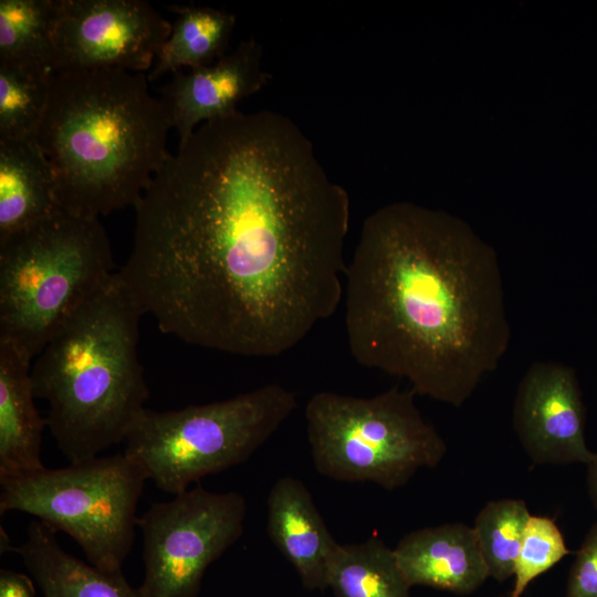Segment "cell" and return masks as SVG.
<instances>
[{
  "label": "cell",
  "instance_id": "obj_1",
  "mask_svg": "<svg viewBox=\"0 0 597 597\" xmlns=\"http://www.w3.org/2000/svg\"><path fill=\"white\" fill-rule=\"evenodd\" d=\"M134 208L133 249L116 274L164 333L272 357L341 304L349 196L284 114L202 123Z\"/></svg>",
  "mask_w": 597,
  "mask_h": 597
},
{
  "label": "cell",
  "instance_id": "obj_2",
  "mask_svg": "<svg viewBox=\"0 0 597 597\" xmlns=\"http://www.w3.org/2000/svg\"><path fill=\"white\" fill-rule=\"evenodd\" d=\"M344 296L347 343L358 364L457 408L510 346L498 255L442 210L399 201L369 214L346 268Z\"/></svg>",
  "mask_w": 597,
  "mask_h": 597
},
{
  "label": "cell",
  "instance_id": "obj_3",
  "mask_svg": "<svg viewBox=\"0 0 597 597\" xmlns=\"http://www.w3.org/2000/svg\"><path fill=\"white\" fill-rule=\"evenodd\" d=\"M148 82L122 69L53 73L36 140L59 208L98 218L139 202L171 155V123Z\"/></svg>",
  "mask_w": 597,
  "mask_h": 597
},
{
  "label": "cell",
  "instance_id": "obj_4",
  "mask_svg": "<svg viewBox=\"0 0 597 597\" xmlns=\"http://www.w3.org/2000/svg\"><path fill=\"white\" fill-rule=\"evenodd\" d=\"M143 313L116 272L53 335L31 367L35 398L70 463L125 440L148 388L137 355Z\"/></svg>",
  "mask_w": 597,
  "mask_h": 597
},
{
  "label": "cell",
  "instance_id": "obj_5",
  "mask_svg": "<svg viewBox=\"0 0 597 597\" xmlns=\"http://www.w3.org/2000/svg\"><path fill=\"white\" fill-rule=\"evenodd\" d=\"M98 218L57 208L0 243V339L31 359L113 276Z\"/></svg>",
  "mask_w": 597,
  "mask_h": 597
},
{
  "label": "cell",
  "instance_id": "obj_6",
  "mask_svg": "<svg viewBox=\"0 0 597 597\" xmlns=\"http://www.w3.org/2000/svg\"><path fill=\"white\" fill-rule=\"evenodd\" d=\"M295 407L294 392L268 384L179 410L144 408L126 433L124 453L158 489L177 495L206 475L248 460Z\"/></svg>",
  "mask_w": 597,
  "mask_h": 597
},
{
  "label": "cell",
  "instance_id": "obj_7",
  "mask_svg": "<svg viewBox=\"0 0 597 597\" xmlns=\"http://www.w3.org/2000/svg\"><path fill=\"white\" fill-rule=\"evenodd\" d=\"M416 392L391 387L371 397L314 394L305 407L306 433L316 471L341 482L406 485L447 452L438 430L415 401Z\"/></svg>",
  "mask_w": 597,
  "mask_h": 597
},
{
  "label": "cell",
  "instance_id": "obj_8",
  "mask_svg": "<svg viewBox=\"0 0 597 597\" xmlns=\"http://www.w3.org/2000/svg\"><path fill=\"white\" fill-rule=\"evenodd\" d=\"M146 474L125 453L1 480L0 513L19 511L69 534L93 566L122 572Z\"/></svg>",
  "mask_w": 597,
  "mask_h": 597
},
{
  "label": "cell",
  "instance_id": "obj_9",
  "mask_svg": "<svg viewBox=\"0 0 597 597\" xmlns=\"http://www.w3.org/2000/svg\"><path fill=\"white\" fill-rule=\"evenodd\" d=\"M245 499L196 485L137 519L144 542L140 597H198L207 568L243 534Z\"/></svg>",
  "mask_w": 597,
  "mask_h": 597
},
{
  "label": "cell",
  "instance_id": "obj_10",
  "mask_svg": "<svg viewBox=\"0 0 597 597\" xmlns=\"http://www.w3.org/2000/svg\"><path fill=\"white\" fill-rule=\"evenodd\" d=\"M171 23L143 0H57L53 73L153 67Z\"/></svg>",
  "mask_w": 597,
  "mask_h": 597
},
{
  "label": "cell",
  "instance_id": "obj_11",
  "mask_svg": "<svg viewBox=\"0 0 597 597\" xmlns=\"http://www.w3.org/2000/svg\"><path fill=\"white\" fill-rule=\"evenodd\" d=\"M514 431L536 464H588L594 452L585 438V408L575 371L552 360L534 362L514 399Z\"/></svg>",
  "mask_w": 597,
  "mask_h": 597
},
{
  "label": "cell",
  "instance_id": "obj_12",
  "mask_svg": "<svg viewBox=\"0 0 597 597\" xmlns=\"http://www.w3.org/2000/svg\"><path fill=\"white\" fill-rule=\"evenodd\" d=\"M262 54L251 36L212 64L174 73L160 88L159 100L179 144L202 123L235 113L240 101L266 85L271 75L263 69Z\"/></svg>",
  "mask_w": 597,
  "mask_h": 597
},
{
  "label": "cell",
  "instance_id": "obj_13",
  "mask_svg": "<svg viewBox=\"0 0 597 597\" xmlns=\"http://www.w3.org/2000/svg\"><path fill=\"white\" fill-rule=\"evenodd\" d=\"M394 551L410 586L468 595L489 578L474 531L464 523L411 531Z\"/></svg>",
  "mask_w": 597,
  "mask_h": 597
},
{
  "label": "cell",
  "instance_id": "obj_14",
  "mask_svg": "<svg viewBox=\"0 0 597 597\" xmlns=\"http://www.w3.org/2000/svg\"><path fill=\"white\" fill-rule=\"evenodd\" d=\"M270 540L308 589L327 588L329 561L339 543L332 536L305 484L282 476L268 496Z\"/></svg>",
  "mask_w": 597,
  "mask_h": 597
},
{
  "label": "cell",
  "instance_id": "obj_15",
  "mask_svg": "<svg viewBox=\"0 0 597 597\" xmlns=\"http://www.w3.org/2000/svg\"><path fill=\"white\" fill-rule=\"evenodd\" d=\"M31 360L0 339V481L45 468L41 450L46 421L34 405Z\"/></svg>",
  "mask_w": 597,
  "mask_h": 597
},
{
  "label": "cell",
  "instance_id": "obj_16",
  "mask_svg": "<svg viewBox=\"0 0 597 597\" xmlns=\"http://www.w3.org/2000/svg\"><path fill=\"white\" fill-rule=\"evenodd\" d=\"M18 553L43 597H140L119 573L104 572L65 552L56 531L36 520L29 524Z\"/></svg>",
  "mask_w": 597,
  "mask_h": 597
},
{
  "label": "cell",
  "instance_id": "obj_17",
  "mask_svg": "<svg viewBox=\"0 0 597 597\" xmlns=\"http://www.w3.org/2000/svg\"><path fill=\"white\" fill-rule=\"evenodd\" d=\"M57 208L52 169L38 140H0V243Z\"/></svg>",
  "mask_w": 597,
  "mask_h": 597
},
{
  "label": "cell",
  "instance_id": "obj_18",
  "mask_svg": "<svg viewBox=\"0 0 597 597\" xmlns=\"http://www.w3.org/2000/svg\"><path fill=\"white\" fill-rule=\"evenodd\" d=\"M169 10L177 18L147 74L149 82L168 72L193 70L221 59L237 21L234 14L210 7L170 6Z\"/></svg>",
  "mask_w": 597,
  "mask_h": 597
},
{
  "label": "cell",
  "instance_id": "obj_19",
  "mask_svg": "<svg viewBox=\"0 0 597 597\" xmlns=\"http://www.w3.org/2000/svg\"><path fill=\"white\" fill-rule=\"evenodd\" d=\"M327 587L336 597H410L395 554L378 537L338 544L327 569Z\"/></svg>",
  "mask_w": 597,
  "mask_h": 597
},
{
  "label": "cell",
  "instance_id": "obj_20",
  "mask_svg": "<svg viewBox=\"0 0 597 597\" xmlns=\"http://www.w3.org/2000/svg\"><path fill=\"white\" fill-rule=\"evenodd\" d=\"M57 0H0V64L51 71Z\"/></svg>",
  "mask_w": 597,
  "mask_h": 597
},
{
  "label": "cell",
  "instance_id": "obj_21",
  "mask_svg": "<svg viewBox=\"0 0 597 597\" xmlns=\"http://www.w3.org/2000/svg\"><path fill=\"white\" fill-rule=\"evenodd\" d=\"M53 72L0 64V140H36Z\"/></svg>",
  "mask_w": 597,
  "mask_h": 597
},
{
  "label": "cell",
  "instance_id": "obj_22",
  "mask_svg": "<svg viewBox=\"0 0 597 597\" xmlns=\"http://www.w3.org/2000/svg\"><path fill=\"white\" fill-rule=\"evenodd\" d=\"M531 515L526 503L519 499L490 501L479 511L472 528L489 577L498 582L513 577Z\"/></svg>",
  "mask_w": 597,
  "mask_h": 597
},
{
  "label": "cell",
  "instance_id": "obj_23",
  "mask_svg": "<svg viewBox=\"0 0 597 597\" xmlns=\"http://www.w3.org/2000/svg\"><path fill=\"white\" fill-rule=\"evenodd\" d=\"M569 553L557 524L547 516L531 515L515 561L510 597H521L527 586Z\"/></svg>",
  "mask_w": 597,
  "mask_h": 597
},
{
  "label": "cell",
  "instance_id": "obj_24",
  "mask_svg": "<svg viewBox=\"0 0 597 597\" xmlns=\"http://www.w3.org/2000/svg\"><path fill=\"white\" fill-rule=\"evenodd\" d=\"M565 597H597V522L588 531L573 562Z\"/></svg>",
  "mask_w": 597,
  "mask_h": 597
},
{
  "label": "cell",
  "instance_id": "obj_25",
  "mask_svg": "<svg viewBox=\"0 0 597 597\" xmlns=\"http://www.w3.org/2000/svg\"><path fill=\"white\" fill-rule=\"evenodd\" d=\"M32 579L11 569L0 570V597H34Z\"/></svg>",
  "mask_w": 597,
  "mask_h": 597
},
{
  "label": "cell",
  "instance_id": "obj_26",
  "mask_svg": "<svg viewBox=\"0 0 597 597\" xmlns=\"http://www.w3.org/2000/svg\"><path fill=\"white\" fill-rule=\"evenodd\" d=\"M587 490L593 506L597 510V452L587 464Z\"/></svg>",
  "mask_w": 597,
  "mask_h": 597
}]
</instances>
